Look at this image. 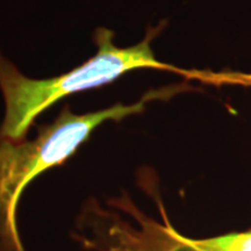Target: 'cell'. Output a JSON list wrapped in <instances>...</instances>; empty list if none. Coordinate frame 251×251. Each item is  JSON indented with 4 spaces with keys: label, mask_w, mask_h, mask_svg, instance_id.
I'll return each mask as SVG.
<instances>
[{
    "label": "cell",
    "mask_w": 251,
    "mask_h": 251,
    "mask_svg": "<svg viewBox=\"0 0 251 251\" xmlns=\"http://www.w3.org/2000/svg\"><path fill=\"white\" fill-rule=\"evenodd\" d=\"M113 36V31L106 28L97 29L96 56L68 74L49 79L24 76L0 52V90L6 105L4 121L0 126V141H24L37 115L69 94L112 83L135 69H172L153 57L150 48L152 33L140 45L129 48L115 47Z\"/></svg>",
    "instance_id": "obj_1"
},
{
    "label": "cell",
    "mask_w": 251,
    "mask_h": 251,
    "mask_svg": "<svg viewBox=\"0 0 251 251\" xmlns=\"http://www.w3.org/2000/svg\"><path fill=\"white\" fill-rule=\"evenodd\" d=\"M106 211L91 203L72 237L87 251H251V229L208 237H191L177 230L164 213L162 221L140 211L128 197Z\"/></svg>",
    "instance_id": "obj_3"
},
{
    "label": "cell",
    "mask_w": 251,
    "mask_h": 251,
    "mask_svg": "<svg viewBox=\"0 0 251 251\" xmlns=\"http://www.w3.org/2000/svg\"><path fill=\"white\" fill-rule=\"evenodd\" d=\"M147 99L81 115L65 107L52 124L40 127L33 141H0V251H26L17 213L21 194L30 181L48 169L62 165L102 122L142 112Z\"/></svg>",
    "instance_id": "obj_2"
}]
</instances>
